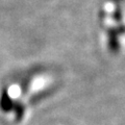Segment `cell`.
<instances>
[{"instance_id": "3957f363", "label": "cell", "mask_w": 125, "mask_h": 125, "mask_svg": "<svg viewBox=\"0 0 125 125\" xmlns=\"http://www.w3.org/2000/svg\"><path fill=\"white\" fill-rule=\"evenodd\" d=\"M13 111L15 113V116H16V120L17 121H21L23 116L25 114V107L21 102H14V107H13Z\"/></svg>"}, {"instance_id": "277c9868", "label": "cell", "mask_w": 125, "mask_h": 125, "mask_svg": "<svg viewBox=\"0 0 125 125\" xmlns=\"http://www.w3.org/2000/svg\"><path fill=\"white\" fill-rule=\"evenodd\" d=\"M115 20H117V21H120L121 20V11H120V10H116V13H115Z\"/></svg>"}, {"instance_id": "7a4b0ae2", "label": "cell", "mask_w": 125, "mask_h": 125, "mask_svg": "<svg viewBox=\"0 0 125 125\" xmlns=\"http://www.w3.org/2000/svg\"><path fill=\"white\" fill-rule=\"evenodd\" d=\"M118 31L115 29H109L108 30V46L109 49L113 52H117L119 50V43H118V37H117Z\"/></svg>"}, {"instance_id": "6da1fadb", "label": "cell", "mask_w": 125, "mask_h": 125, "mask_svg": "<svg viewBox=\"0 0 125 125\" xmlns=\"http://www.w3.org/2000/svg\"><path fill=\"white\" fill-rule=\"evenodd\" d=\"M14 107V101L10 96L9 92L4 89L1 92V96H0V109L4 113H9L13 111Z\"/></svg>"}]
</instances>
